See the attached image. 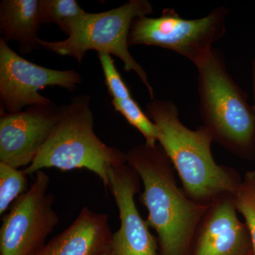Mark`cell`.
Wrapping results in <instances>:
<instances>
[{"instance_id":"1","label":"cell","mask_w":255,"mask_h":255,"mask_svg":"<svg viewBox=\"0 0 255 255\" xmlns=\"http://www.w3.org/2000/svg\"><path fill=\"white\" fill-rule=\"evenodd\" d=\"M127 163L143 184L140 202L148 211L160 255H189L201 220L209 206L188 197L178 186L170 159L159 144L135 146L126 153Z\"/></svg>"},{"instance_id":"2","label":"cell","mask_w":255,"mask_h":255,"mask_svg":"<svg viewBox=\"0 0 255 255\" xmlns=\"http://www.w3.org/2000/svg\"><path fill=\"white\" fill-rule=\"evenodd\" d=\"M145 113L157 129V141L170 159L191 200L209 206L221 196L233 195L242 179L235 169L221 165L211 152L214 137L204 126L191 130L179 119L174 102L152 100Z\"/></svg>"},{"instance_id":"3","label":"cell","mask_w":255,"mask_h":255,"mask_svg":"<svg viewBox=\"0 0 255 255\" xmlns=\"http://www.w3.org/2000/svg\"><path fill=\"white\" fill-rule=\"evenodd\" d=\"M90 97H73L60 106L58 122L32 163L23 169L26 175L45 168L63 171L86 169L100 178L106 190L109 187L111 167L126 163V153L107 145L95 132Z\"/></svg>"},{"instance_id":"4","label":"cell","mask_w":255,"mask_h":255,"mask_svg":"<svg viewBox=\"0 0 255 255\" xmlns=\"http://www.w3.org/2000/svg\"><path fill=\"white\" fill-rule=\"evenodd\" d=\"M199 113L218 142L238 157L255 158V111L228 72L224 55L213 48L197 67Z\"/></svg>"},{"instance_id":"5","label":"cell","mask_w":255,"mask_h":255,"mask_svg":"<svg viewBox=\"0 0 255 255\" xmlns=\"http://www.w3.org/2000/svg\"><path fill=\"white\" fill-rule=\"evenodd\" d=\"M153 13L147 0H130L122 6L100 13H85L68 28L67 38L63 41H46L39 38L43 49L62 56H69L81 64L87 51L113 55L122 60L124 70L134 72L154 100V90L147 73L129 52L128 35L132 21Z\"/></svg>"},{"instance_id":"6","label":"cell","mask_w":255,"mask_h":255,"mask_svg":"<svg viewBox=\"0 0 255 255\" xmlns=\"http://www.w3.org/2000/svg\"><path fill=\"white\" fill-rule=\"evenodd\" d=\"M226 6L215 8L205 16L194 19L181 17L171 8L159 17L140 16L132 21L128 46L161 47L182 55L197 68L211 54L214 44L226 34Z\"/></svg>"},{"instance_id":"7","label":"cell","mask_w":255,"mask_h":255,"mask_svg":"<svg viewBox=\"0 0 255 255\" xmlns=\"http://www.w3.org/2000/svg\"><path fill=\"white\" fill-rule=\"evenodd\" d=\"M49 182L48 174L36 172L29 189L3 215L0 255H31L46 243L59 223L53 207L54 196L48 192Z\"/></svg>"},{"instance_id":"8","label":"cell","mask_w":255,"mask_h":255,"mask_svg":"<svg viewBox=\"0 0 255 255\" xmlns=\"http://www.w3.org/2000/svg\"><path fill=\"white\" fill-rule=\"evenodd\" d=\"M81 82V76L75 70H53L31 63L0 38V98L3 112L16 113L25 107L50 105L51 101L40 95L39 90L58 86L73 91Z\"/></svg>"},{"instance_id":"9","label":"cell","mask_w":255,"mask_h":255,"mask_svg":"<svg viewBox=\"0 0 255 255\" xmlns=\"http://www.w3.org/2000/svg\"><path fill=\"white\" fill-rule=\"evenodd\" d=\"M53 103L36 105L16 113L1 110L0 162L19 169L32 163L58 122Z\"/></svg>"},{"instance_id":"10","label":"cell","mask_w":255,"mask_h":255,"mask_svg":"<svg viewBox=\"0 0 255 255\" xmlns=\"http://www.w3.org/2000/svg\"><path fill=\"white\" fill-rule=\"evenodd\" d=\"M109 187L118 206L121 226L113 233L112 248L116 255H160L147 221L137 209L135 196L140 191V177L126 163L111 167Z\"/></svg>"},{"instance_id":"11","label":"cell","mask_w":255,"mask_h":255,"mask_svg":"<svg viewBox=\"0 0 255 255\" xmlns=\"http://www.w3.org/2000/svg\"><path fill=\"white\" fill-rule=\"evenodd\" d=\"M233 195L210 204L196 231L189 255H252L246 223L238 218Z\"/></svg>"},{"instance_id":"12","label":"cell","mask_w":255,"mask_h":255,"mask_svg":"<svg viewBox=\"0 0 255 255\" xmlns=\"http://www.w3.org/2000/svg\"><path fill=\"white\" fill-rule=\"evenodd\" d=\"M108 219L106 214L83 208L66 229L31 255H98L112 246Z\"/></svg>"},{"instance_id":"13","label":"cell","mask_w":255,"mask_h":255,"mask_svg":"<svg viewBox=\"0 0 255 255\" xmlns=\"http://www.w3.org/2000/svg\"><path fill=\"white\" fill-rule=\"evenodd\" d=\"M41 0H2L0 3V29L3 40L17 42L19 51L29 54L40 48Z\"/></svg>"},{"instance_id":"14","label":"cell","mask_w":255,"mask_h":255,"mask_svg":"<svg viewBox=\"0 0 255 255\" xmlns=\"http://www.w3.org/2000/svg\"><path fill=\"white\" fill-rule=\"evenodd\" d=\"M23 170L0 162V215L3 216L15 201L29 189Z\"/></svg>"},{"instance_id":"15","label":"cell","mask_w":255,"mask_h":255,"mask_svg":"<svg viewBox=\"0 0 255 255\" xmlns=\"http://www.w3.org/2000/svg\"><path fill=\"white\" fill-rule=\"evenodd\" d=\"M238 212L243 215L255 255V170L246 172L233 194Z\"/></svg>"},{"instance_id":"16","label":"cell","mask_w":255,"mask_h":255,"mask_svg":"<svg viewBox=\"0 0 255 255\" xmlns=\"http://www.w3.org/2000/svg\"><path fill=\"white\" fill-rule=\"evenodd\" d=\"M85 13L75 0H41L42 23H54L65 33Z\"/></svg>"},{"instance_id":"17","label":"cell","mask_w":255,"mask_h":255,"mask_svg":"<svg viewBox=\"0 0 255 255\" xmlns=\"http://www.w3.org/2000/svg\"><path fill=\"white\" fill-rule=\"evenodd\" d=\"M112 104L115 110L143 135L146 144L151 146L158 144L157 127L132 97L122 100H112Z\"/></svg>"},{"instance_id":"18","label":"cell","mask_w":255,"mask_h":255,"mask_svg":"<svg viewBox=\"0 0 255 255\" xmlns=\"http://www.w3.org/2000/svg\"><path fill=\"white\" fill-rule=\"evenodd\" d=\"M98 58L103 70L106 87L112 100H122L132 97L128 87L116 68L111 55L99 53Z\"/></svg>"},{"instance_id":"19","label":"cell","mask_w":255,"mask_h":255,"mask_svg":"<svg viewBox=\"0 0 255 255\" xmlns=\"http://www.w3.org/2000/svg\"><path fill=\"white\" fill-rule=\"evenodd\" d=\"M252 75H253V97H254V110L255 111V57L253 59V65H252Z\"/></svg>"},{"instance_id":"20","label":"cell","mask_w":255,"mask_h":255,"mask_svg":"<svg viewBox=\"0 0 255 255\" xmlns=\"http://www.w3.org/2000/svg\"><path fill=\"white\" fill-rule=\"evenodd\" d=\"M98 255H116L113 250H112V246L109 248L108 249L105 250L102 253H100Z\"/></svg>"},{"instance_id":"21","label":"cell","mask_w":255,"mask_h":255,"mask_svg":"<svg viewBox=\"0 0 255 255\" xmlns=\"http://www.w3.org/2000/svg\"></svg>"}]
</instances>
